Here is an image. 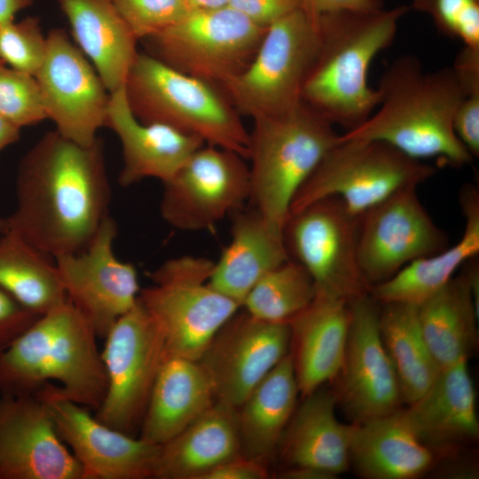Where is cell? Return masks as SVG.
Here are the masks:
<instances>
[{
  "mask_svg": "<svg viewBox=\"0 0 479 479\" xmlns=\"http://www.w3.org/2000/svg\"><path fill=\"white\" fill-rule=\"evenodd\" d=\"M416 306L421 334L439 367L468 359L478 343V287L468 269Z\"/></svg>",
  "mask_w": 479,
  "mask_h": 479,
  "instance_id": "obj_30",
  "label": "cell"
},
{
  "mask_svg": "<svg viewBox=\"0 0 479 479\" xmlns=\"http://www.w3.org/2000/svg\"><path fill=\"white\" fill-rule=\"evenodd\" d=\"M237 408L216 399L197 420L160 445L156 479H203L217 466L242 456Z\"/></svg>",
  "mask_w": 479,
  "mask_h": 479,
  "instance_id": "obj_27",
  "label": "cell"
},
{
  "mask_svg": "<svg viewBox=\"0 0 479 479\" xmlns=\"http://www.w3.org/2000/svg\"><path fill=\"white\" fill-rule=\"evenodd\" d=\"M349 321L348 302L316 294L310 304L289 322L290 355L302 397L337 375Z\"/></svg>",
  "mask_w": 479,
  "mask_h": 479,
  "instance_id": "obj_23",
  "label": "cell"
},
{
  "mask_svg": "<svg viewBox=\"0 0 479 479\" xmlns=\"http://www.w3.org/2000/svg\"><path fill=\"white\" fill-rule=\"evenodd\" d=\"M283 479H334L337 476L310 467H287L279 474Z\"/></svg>",
  "mask_w": 479,
  "mask_h": 479,
  "instance_id": "obj_45",
  "label": "cell"
},
{
  "mask_svg": "<svg viewBox=\"0 0 479 479\" xmlns=\"http://www.w3.org/2000/svg\"><path fill=\"white\" fill-rule=\"evenodd\" d=\"M435 173V167L385 142L339 136L294 195L287 216L320 199L338 197L360 216L394 193L417 188Z\"/></svg>",
  "mask_w": 479,
  "mask_h": 479,
  "instance_id": "obj_8",
  "label": "cell"
},
{
  "mask_svg": "<svg viewBox=\"0 0 479 479\" xmlns=\"http://www.w3.org/2000/svg\"><path fill=\"white\" fill-rule=\"evenodd\" d=\"M110 201L104 140L82 145L50 130L19 163L16 208L4 232L53 258L79 253L109 216Z\"/></svg>",
  "mask_w": 479,
  "mask_h": 479,
  "instance_id": "obj_1",
  "label": "cell"
},
{
  "mask_svg": "<svg viewBox=\"0 0 479 479\" xmlns=\"http://www.w3.org/2000/svg\"><path fill=\"white\" fill-rule=\"evenodd\" d=\"M409 9L400 5L319 16L314 23L319 46L303 84L302 102L345 132L363 124L379 104L377 90L367 82L369 67L391 44Z\"/></svg>",
  "mask_w": 479,
  "mask_h": 479,
  "instance_id": "obj_3",
  "label": "cell"
},
{
  "mask_svg": "<svg viewBox=\"0 0 479 479\" xmlns=\"http://www.w3.org/2000/svg\"><path fill=\"white\" fill-rule=\"evenodd\" d=\"M78 48L113 93L124 86L138 51L113 0H56Z\"/></svg>",
  "mask_w": 479,
  "mask_h": 479,
  "instance_id": "obj_29",
  "label": "cell"
},
{
  "mask_svg": "<svg viewBox=\"0 0 479 479\" xmlns=\"http://www.w3.org/2000/svg\"><path fill=\"white\" fill-rule=\"evenodd\" d=\"M231 0H188L190 7L193 9H216L229 6Z\"/></svg>",
  "mask_w": 479,
  "mask_h": 479,
  "instance_id": "obj_48",
  "label": "cell"
},
{
  "mask_svg": "<svg viewBox=\"0 0 479 479\" xmlns=\"http://www.w3.org/2000/svg\"><path fill=\"white\" fill-rule=\"evenodd\" d=\"M460 206L465 228L459 240L443 251L414 261L389 279L373 286L369 294L378 303L405 302L418 305L451 279L465 262L479 253V192L474 185L461 191Z\"/></svg>",
  "mask_w": 479,
  "mask_h": 479,
  "instance_id": "obj_31",
  "label": "cell"
},
{
  "mask_svg": "<svg viewBox=\"0 0 479 479\" xmlns=\"http://www.w3.org/2000/svg\"><path fill=\"white\" fill-rule=\"evenodd\" d=\"M20 129L0 115V152L20 139Z\"/></svg>",
  "mask_w": 479,
  "mask_h": 479,
  "instance_id": "obj_47",
  "label": "cell"
},
{
  "mask_svg": "<svg viewBox=\"0 0 479 479\" xmlns=\"http://www.w3.org/2000/svg\"><path fill=\"white\" fill-rule=\"evenodd\" d=\"M116 236L117 224L108 216L84 250L54 258L68 300L99 338L136 304L140 292L135 266L114 255Z\"/></svg>",
  "mask_w": 479,
  "mask_h": 479,
  "instance_id": "obj_17",
  "label": "cell"
},
{
  "mask_svg": "<svg viewBox=\"0 0 479 479\" xmlns=\"http://www.w3.org/2000/svg\"><path fill=\"white\" fill-rule=\"evenodd\" d=\"M46 38L45 58L35 77L47 119L65 137L90 145L106 126L110 92L65 29L53 28Z\"/></svg>",
  "mask_w": 479,
  "mask_h": 479,
  "instance_id": "obj_16",
  "label": "cell"
},
{
  "mask_svg": "<svg viewBox=\"0 0 479 479\" xmlns=\"http://www.w3.org/2000/svg\"><path fill=\"white\" fill-rule=\"evenodd\" d=\"M0 115L21 127L47 119L35 76L7 67L0 62Z\"/></svg>",
  "mask_w": 479,
  "mask_h": 479,
  "instance_id": "obj_36",
  "label": "cell"
},
{
  "mask_svg": "<svg viewBox=\"0 0 479 479\" xmlns=\"http://www.w3.org/2000/svg\"><path fill=\"white\" fill-rule=\"evenodd\" d=\"M124 91L128 106L139 122L171 127L247 160L249 132L241 115L216 84L138 52Z\"/></svg>",
  "mask_w": 479,
  "mask_h": 479,
  "instance_id": "obj_5",
  "label": "cell"
},
{
  "mask_svg": "<svg viewBox=\"0 0 479 479\" xmlns=\"http://www.w3.org/2000/svg\"><path fill=\"white\" fill-rule=\"evenodd\" d=\"M216 400L199 361L167 355L153 383L139 438L161 445L197 420Z\"/></svg>",
  "mask_w": 479,
  "mask_h": 479,
  "instance_id": "obj_26",
  "label": "cell"
},
{
  "mask_svg": "<svg viewBox=\"0 0 479 479\" xmlns=\"http://www.w3.org/2000/svg\"><path fill=\"white\" fill-rule=\"evenodd\" d=\"M48 405L57 431L81 464L84 479L153 478L160 445L112 428L51 382L35 393Z\"/></svg>",
  "mask_w": 479,
  "mask_h": 479,
  "instance_id": "obj_18",
  "label": "cell"
},
{
  "mask_svg": "<svg viewBox=\"0 0 479 479\" xmlns=\"http://www.w3.org/2000/svg\"><path fill=\"white\" fill-rule=\"evenodd\" d=\"M416 189L401 190L360 216L357 256L370 288L448 247L446 232L429 216Z\"/></svg>",
  "mask_w": 479,
  "mask_h": 479,
  "instance_id": "obj_14",
  "label": "cell"
},
{
  "mask_svg": "<svg viewBox=\"0 0 479 479\" xmlns=\"http://www.w3.org/2000/svg\"><path fill=\"white\" fill-rule=\"evenodd\" d=\"M47 38L40 19L28 16L0 25V62L35 76L46 54Z\"/></svg>",
  "mask_w": 479,
  "mask_h": 479,
  "instance_id": "obj_37",
  "label": "cell"
},
{
  "mask_svg": "<svg viewBox=\"0 0 479 479\" xmlns=\"http://www.w3.org/2000/svg\"><path fill=\"white\" fill-rule=\"evenodd\" d=\"M4 64V63H3Z\"/></svg>",
  "mask_w": 479,
  "mask_h": 479,
  "instance_id": "obj_50",
  "label": "cell"
},
{
  "mask_svg": "<svg viewBox=\"0 0 479 479\" xmlns=\"http://www.w3.org/2000/svg\"><path fill=\"white\" fill-rule=\"evenodd\" d=\"M302 0H231L229 6L267 28L283 17L302 10Z\"/></svg>",
  "mask_w": 479,
  "mask_h": 479,
  "instance_id": "obj_42",
  "label": "cell"
},
{
  "mask_svg": "<svg viewBox=\"0 0 479 479\" xmlns=\"http://www.w3.org/2000/svg\"><path fill=\"white\" fill-rule=\"evenodd\" d=\"M269 475L265 461L242 455L217 466L203 479H266Z\"/></svg>",
  "mask_w": 479,
  "mask_h": 479,
  "instance_id": "obj_43",
  "label": "cell"
},
{
  "mask_svg": "<svg viewBox=\"0 0 479 479\" xmlns=\"http://www.w3.org/2000/svg\"><path fill=\"white\" fill-rule=\"evenodd\" d=\"M410 8L428 13L444 35L479 48V0H412Z\"/></svg>",
  "mask_w": 479,
  "mask_h": 479,
  "instance_id": "obj_38",
  "label": "cell"
},
{
  "mask_svg": "<svg viewBox=\"0 0 479 479\" xmlns=\"http://www.w3.org/2000/svg\"><path fill=\"white\" fill-rule=\"evenodd\" d=\"M349 460L363 478L413 479L435 467L437 454L418 438L400 408L353 424Z\"/></svg>",
  "mask_w": 479,
  "mask_h": 479,
  "instance_id": "obj_24",
  "label": "cell"
},
{
  "mask_svg": "<svg viewBox=\"0 0 479 479\" xmlns=\"http://www.w3.org/2000/svg\"><path fill=\"white\" fill-rule=\"evenodd\" d=\"M97 337L69 300L40 316L0 350V395L35 394L56 381L63 397L96 412L107 389Z\"/></svg>",
  "mask_w": 479,
  "mask_h": 479,
  "instance_id": "obj_4",
  "label": "cell"
},
{
  "mask_svg": "<svg viewBox=\"0 0 479 479\" xmlns=\"http://www.w3.org/2000/svg\"><path fill=\"white\" fill-rule=\"evenodd\" d=\"M453 130L474 157L479 155V90L466 92L456 110Z\"/></svg>",
  "mask_w": 479,
  "mask_h": 479,
  "instance_id": "obj_41",
  "label": "cell"
},
{
  "mask_svg": "<svg viewBox=\"0 0 479 479\" xmlns=\"http://www.w3.org/2000/svg\"><path fill=\"white\" fill-rule=\"evenodd\" d=\"M315 295L316 287L309 272L288 259L252 287L241 307L256 318L289 323L310 304Z\"/></svg>",
  "mask_w": 479,
  "mask_h": 479,
  "instance_id": "obj_35",
  "label": "cell"
},
{
  "mask_svg": "<svg viewBox=\"0 0 479 479\" xmlns=\"http://www.w3.org/2000/svg\"><path fill=\"white\" fill-rule=\"evenodd\" d=\"M376 90L377 110L342 139L382 141L411 158H436L454 168L474 160L453 130L464 93L452 67L426 72L418 58L404 55L385 70Z\"/></svg>",
  "mask_w": 479,
  "mask_h": 479,
  "instance_id": "obj_2",
  "label": "cell"
},
{
  "mask_svg": "<svg viewBox=\"0 0 479 479\" xmlns=\"http://www.w3.org/2000/svg\"><path fill=\"white\" fill-rule=\"evenodd\" d=\"M0 287L39 316L68 301L54 258L8 231L0 238Z\"/></svg>",
  "mask_w": 479,
  "mask_h": 479,
  "instance_id": "obj_34",
  "label": "cell"
},
{
  "mask_svg": "<svg viewBox=\"0 0 479 479\" xmlns=\"http://www.w3.org/2000/svg\"><path fill=\"white\" fill-rule=\"evenodd\" d=\"M33 3L34 0H0V25L12 21L17 12Z\"/></svg>",
  "mask_w": 479,
  "mask_h": 479,
  "instance_id": "obj_46",
  "label": "cell"
},
{
  "mask_svg": "<svg viewBox=\"0 0 479 479\" xmlns=\"http://www.w3.org/2000/svg\"><path fill=\"white\" fill-rule=\"evenodd\" d=\"M106 127L119 137L122 168L118 182L130 186L145 178L169 180L200 147V137L159 123H143L130 111L124 86L110 93Z\"/></svg>",
  "mask_w": 479,
  "mask_h": 479,
  "instance_id": "obj_22",
  "label": "cell"
},
{
  "mask_svg": "<svg viewBox=\"0 0 479 479\" xmlns=\"http://www.w3.org/2000/svg\"><path fill=\"white\" fill-rule=\"evenodd\" d=\"M215 262L181 255L152 274L153 285L138 298L159 326L167 355L199 361L218 330L241 306L213 288Z\"/></svg>",
  "mask_w": 479,
  "mask_h": 479,
  "instance_id": "obj_7",
  "label": "cell"
},
{
  "mask_svg": "<svg viewBox=\"0 0 479 479\" xmlns=\"http://www.w3.org/2000/svg\"><path fill=\"white\" fill-rule=\"evenodd\" d=\"M467 360L442 368L428 390L403 408L418 438L437 456L475 443L479 436Z\"/></svg>",
  "mask_w": 479,
  "mask_h": 479,
  "instance_id": "obj_21",
  "label": "cell"
},
{
  "mask_svg": "<svg viewBox=\"0 0 479 479\" xmlns=\"http://www.w3.org/2000/svg\"><path fill=\"white\" fill-rule=\"evenodd\" d=\"M265 30L231 6L193 9L142 41L146 53L164 64L223 85L247 67Z\"/></svg>",
  "mask_w": 479,
  "mask_h": 479,
  "instance_id": "obj_10",
  "label": "cell"
},
{
  "mask_svg": "<svg viewBox=\"0 0 479 479\" xmlns=\"http://www.w3.org/2000/svg\"><path fill=\"white\" fill-rule=\"evenodd\" d=\"M316 25L297 10L270 25L252 60L222 86L240 115L253 120L290 112L302 103V92L316 58Z\"/></svg>",
  "mask_w": 479,
  "mask_h": 479,
  "instance_id": "obj_9",
  "label": "cell"
},
{
  "mask_svg": "<svg viewBox=\"0 0 479 479\" xmlns=\"http://www.w3.org/2000/svg\"><path fill=\"white\" fill-rule=\"evenodd\" d=\"M302 11L313 23L319 16L328 12H373L383 8L381 0H302Z\"/></svg>",
  "mask_w": 479,
  "mask_h": 479,
  "instance_id": "obj_44",
  "label": "cell"
},
{
  "mask_svg": "<svg viewBox=\"0 0 479 479\" xmlns=\"http://www.w3.org/2000/svg\"><path fill=\"white\" fill-rule=\"evenodd\" d=\"M39 317L0 287V350L9 346Z\"/></svg>",
  "mask_w": 479,
  "mask_h": 479,
  "instance_id": "obj_40",
  "label": "cell"
},
{
  "mask_svg": "<svg viewBox=\"0 0 479 479\" xmlns=\"http://www.w3.org/2000/svg\"><path fill=\"white\" fill-rule=\"evenodd\" d=\"M5 228V219H0V232H3Z\"/></svg>",
  "mask_w": 479,
  "mask_h": 479,
  "instance_id": "obj_49",
  "label": "cell"
},
{
  "mask_svg": "<svg viewBox=\"0 0 479 479\" xmlns=\"http://www.w3.org/2000/svg\"><path fill=\"white\" fill-rule=\"evenodd\" d=\"M254 122L247 157L248 203L282 232L294 195L338 143L340 134L303 102L286 114Z\"/></svg>",
  "mask_w": 479,
  "mask_h": 479,
  "instance_id": "obj_6",
  "label": "cell"
},
{
  "mask_svg": "<svg viewBox=\"0 0 479 479\" xmlns=\"http://www.w3.org/2000/svg\"><path fill=\"white\" fill-rule=\"evenodd\" d=\"M349 305L350 321L345 352L332 390L336 405L353 424H359L392 413L404 403L380 334V304L368 294Z\"/></svg>",
  "mask_w": 479,
  "mask_h": 479,
  "instance_id": "obj_15",
  "label": "cell"
},
{
  "mask_svg": "<svg viewBox=\"0 0 479 479\" xmlns=\"http://www.w3.org/2000/svg\"><path fill=\"white\" fill-rule=\"evenodd\" d=\"M0 479H84L35 394L0 395Z\"/></svg>",
  "mask_w": 479,
  "mask_h": 479,
  "instance_id": "obj_20",
  "label": "cell"
},
{
  "mask_svg": "<svg viewBox=\"0 0 479 479\" xmlns=\"http://www.w3.org/2000/svg\"><path fill=\"white\" fill-rule=\"evenodd\" d=\"M298 394L289 352L237 408L243 456L266 462L275 453L296 408Z\"/></svg>",
  "mask_w": 479,
  "mask_h": 479,
  "instance_id": "obj_32",
  "label": "cell"
},
{
  "mask_svg": "<svg viewBox=\"0 0 479 479\" xmlns=\"http://www.w3.org/2000/svg\"><path fill=\"white\" fill-rule=\"evenodd\" d=\"M289 323L237 312L213 337L199 362L209 375L216 399L235 408L290 352Z\"/></svg>",
  "mask_w": 479,
  "mask_h": 479,
  "instance_id": "obj_19",
  "label": "cell"
},
{
  "mask_svg": "<svg viewBox=\"0 0 479 479\" xmlns=\"http://www.w3.org/2000/svg\"><path fill=\"white\" fill-rule=\"evenodd\" d=\"M333 390L322 386L303 397L286 427L278 450L287 467H310L335 476L349 465L353 424L335 416Z\"/></svg>",
  "mask_w": 479,
  "mask_h": 479,
  "instance_id": "obj_25",
  "label": "cell"
},
{
  "mask_svg": "<svg viewBox=\"0 0 479 479\" xmlns=\"http://www.w3.org/2000/svg\"><path fill=\"white\" fill-rule=\"evenodd\" d=\"M113 3L137 41L165 30L192 10L188 0H113Z\"/></svg>",
  "mask_w": 479,
  "mask_h": 479,
  "instance_id": "obj_39",
  "label": "cell"
},
{
  "mask_svg": "<svg viewBox=\"0 0 479 479\" xmlns=\"http://www.w3.org/2000/svg\"><path fill=\"white\" fill-rule=\"evenodd\" d=\"M379 304L380 334L394 366L403 403L410 404L428 390L441 368L421 334L417 306L405 302Z\"/></svg>",
  "mask_w": 479,
  "mask_h": 479,
  "instance_id": "obj_33",
  "label": "cell"
},
{
  "mask_svg": "<svg viewBox=\"0 0 479 479\" xmlns=\"http://www.w3.org/2000/svg\"><path fill=\"white\" fill-rule=\"evenodd\" d=\"M359 224L360 216L338 197L287 216L282 236L288 257L309 272L316 294L348 302L369 294L357 256Z\"/></svg>",
  "mask_w": 479,
  "mask_h": 479,
  "instance_id": "obj_11",
  "label": "cell"
},
{
  "mask_svg": "<svg viewBox=\"0 0 479 479\" xmlns=\"http://www.w3.org/2000/svg\"><path fill=\"white\" fill-rule=\"evenodd\" d=\"M232 217L229 245L215 262L209 285L242 306L252 287L270 271L289 259L282 232L253 207Z\"/></svg>",
  "mask_w": 479,
  "mask_h": 479,
  "instance_id": "obj_28",
  "label": "cell"
},
{
  "mask_svg": "<svg viewBox=\"0 0 479 479\" xmlns=\"http://www.w3.org/2000/svg\"><path fill=\"white\" fill-rule=\"evenodd\" d=\"M100 352L107 389L96 411L101 423L136 436L160 367L167 356L164 338L139 298L105 336Z\"/></svg>",
  "mask_w": 479,
  "mask_h": 479,
  "instance_id": "obj_12",
  "label": "cell"
},
{
  "mask_svg": "<svg viewBox=\"0 0 479 479\" xmlns=\"http://www.w3.org/2000/svg\"><path fill=\"white\" fill-rule=\"evenodd\" d=\"M246 160L221 147H200L163 183V220L178 230L200 231L244 208L250 196Z\"/></svg>",
  "mask_w": 479,
  "mask_h": 479,
  "instance_id": "obj_13",
  "label": "cell"
}]
</instances>
